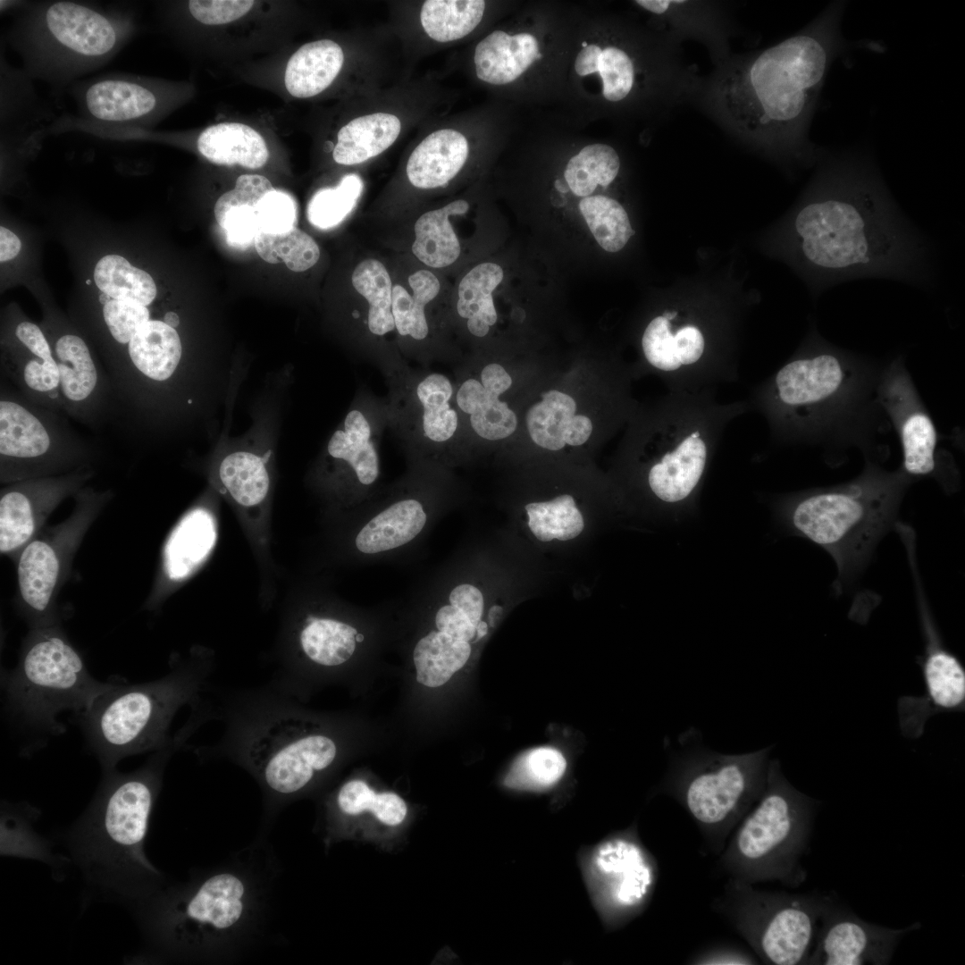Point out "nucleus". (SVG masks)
<instances>
[{"mask_svg":"<svg viewBox=\"0 0 965 965\" xmlns=\"http://www.w3.org/2000/svg\"><path fill=\"white\" fill-rule=\"evenodd\" d=\"M197 146L208 161L222 165L257 169L265 164L269 155L264 138L250 126L239 122L207 127L198 136Z\"/></svg>","mask_w":965,"mask_h":965,"instance_id":"nucleus-28","label":"nucleus"},{"mask_svg":"<svg viewBox=\"0 0 965 965\" xmlns=\"http://www.w3.org/2000/svg\"><path fill=\"white\" fill-rule=\"evenodd\" d=\"M501 266L484 262L471 269L457 289V314L466 319L470 333L484 337L498 320L492 293L503 280Z\"/></svg>","mask_w":965,"mask_h":965,"instance_id":"nucleus-35","label":"nucleus"},{"mask_svg":"<svg viewBox=\"0 0 965 965\" xmlns=\"http://www.w3.org/2000/svg\"><path fill=\"white\" fill-rule=\"evenodd\" d=\"M525 510L530 530L541 541H568L578 536L584 527L583 516L568 494L550 501L529 503Z\"/></svg>","mask_w":965,"mask_h":965,"instance_id":"nucleus-46","label":"nucleus"},{"mask_svg":"<svg viewBox=\"0 0 965 965\" xmlns=\"http://www.w3.org/2000/svg\"><path fill=\"white\" fill-rule=\"evenodd\" d=\"M919 603L927 638L923 672L928 699L939 709H961L965 700L964 668L958 659L943 647L926 603L920 598Z\"/></svg>","mask_w":965,"mask_h":965,"instance_id":"nucleus-24","label":"nucleus"},{"mask_svg":"<svg viewBox=\"0 0 965 965\" xmlns=\"http://www.w3.org/2000/svg\"><path fill=\"white\" fill-rule=\"evenodd\" d=\"M249 897L245 880L223 871L179 891L155 893L137 906L138 918L154 944L193 952L235 929L248 913Z\"/></svg>","mask_w":965,"mask_h":965,"instance_id":"nucleus-8","label":"nucleus"},{"mask_svg":"<svg viewBox=\"0 0 965 965\" xmlns=\"http://www.w3.org/2000/svg\"><path fill=\"white\" fill-rule=\"evenodd\" d=\"M813 801L794 789L777 760L768 763L766 786L740 827L735 850L759 878H790L808 842Z\"/></svg>","mask_w":965,"mask_h":965,"instance_id":"nucleus-10","label":"nucleus"},{"mask_svg":"<svg viewBox=\"0 0 965 965\" xmlns=\"http://www.w3.org/2000/svg\"><path fill=\"white\" fill-rule=\"evenodd\" d=\"M67 415L38 406L1 382L0 478L11 483L71 473L86 466L93 448Z\"/></svg>","mask_w":965,"mask_h":965,"instance_id":"nucleus-9","label":"nucleus"},{"mask_svg":"<svg viewBox=\"0 0 965 965\" xmlns=\"http://www.w3.org/2000/svg\"><path fill=\"white\" fill-rule=\"evenodd\" d=\"M164 321L170 326L177 328L180 323V318L178 314L173 311L166 312L164 315Z\"/></svg>","mask_w":965,"mask_h":965,"instance_id":"nucleus-60","label":"nucleus"},{"mask_svg":"<svg viewBox=\"0 0 965 965\" xmlns=\"http://www.w3.org/2000/svg\"><path fill=\"white\" fill-rule=\"evenodd\" d=\"M469 204L464 199L423 214L414 226L412 252L431 268H445L458 258L461 248L450 223V217L466 214Z\"/></svg>","mask_w":965,"mask_h":965,"instance_id":"nucleus-33","label":"nucleus"},{"mask_svg":"<svg viewBox=\"0 0 965 965\" xmlns=\"http://www.w3.org/2000/svg\"><path fill=\"white\" fill-rule=\"evenodd\" d=\"M214 667L204 655L176 659L159 679L138 684L116 682L75 715L103 771L131 755L182 748L195 730L185 724L171 736L172 719L181 707L194 706L211 689Z\"/></svg>","mask_w":965,"mask_h":965,"instance_id":"nucleus-5","label":"nucleus"},{"mask_svg":"<svg viewBox=\"0 0 965 965\" xmlns=\"http://www.w3.org/2000/svg\"><path fill=\"white\" fill-rule=\"evenodd\" d=\"M441 290V282L431 271L422 269L407 279V287L395 284L392 289V315L395 331L403 337L423 340L429 334L426 306Z\"/></svg>","mask_w":965,"mask_h":965,"instance_id":"nucleus-37","label":"nucleus"},{"mask_svg":"<svg viewBox=\"0 0 965 965\" xmlns=\"http://www.w3.org/2000/svg\"><path fill=\"white\" fill-rule=\"evenodd\" d=\"M466 138L452 129L428 135L412 152L407 164L410 183L418 189L447 184L462 169L468 156Z\"/></svg>","mask_w":965,"mask_h":965,"instance_id":"nucleus-21","label":"nucleus"},{"mask_svg":"<svg viewBox=\"0 0 965 965\" xmlns=\"http://www.w3.org/2000/svg\"><path fill=\"white\" fill-rule=\"evenodd\" d=\"M273 189L265 177L244 174L237 179L234 189L217 199L214 216L231 244L243 246L255 241L260 231L257 205Z\"/></svg>","mask_w":965,"mask_h":965,"instance_id":"nucleus-26","label":"nucleus"},{"mask_svg":"<svg viewBox=\"0 0 965 965\" xmlns=\"http://www.w3.org/2000/svg\"><path fill=\"white\" fill-rule=\"evenodd\" d=\"M450 605L462 610L476 626L483 611V597L474 585L464 583L456 586L449 594Z\"/></svg>","mask_w":965,"mask_h":965,"instance_id":"nucleus-56","label":"nucleus"},{"mask_svg":"<svg viewBox=\"0 0 965 965\" xmlns=\"http://www.w3.org/2000/svg\"><path fill=\"white\" fill-rule=\"evenodd\" d=\"M179 747L152 752L139 768H113L67 835L68 848L86 882L99 894L137 906L156 893L160 872L144 851L164 768Z\"/></svg>","mask_w":965,"mask_h":965,"instance_id":"nucleus-4","label":"nucleus"},{"mask_svg":"<svg viewBox=\"0 0 965 965\" xmlns=\"http://www.w3.org/2000/svg\"><path fill=\"white\" fill-rule=\"evenodd\" d=\"M21 240L10 230L2 226L0 228V261L5 262L14 258L21 250Z\"/></svg>","mask_w":965,"mask_h":965,"instance_id":"nucleus-59","label":"nucleus"},{"mask_svg":"<svg viewBox=\"0 0 965 965\" xmlns=\"http://www.w3.org/2000/svg\"><path fill=\"white\" fill-rule=\"evenodd\" d=\"M591 869L604 897L618 907L639 902L651 884L650 868L643 853L636 844L623 839L598 846Z\"/></svg>","mask_w":965,"mask_h":965,"instance_id":"nucleus-19","label":"nucleus"},{"mask_svg":"<svg viewBox=\"0 0 965 965\" xmlns=\"http://www.w3.org/2000/svg\"><path fill=\"white\" fill-rule=\"evenodd\" d=\"M602 49L592 44L583 47L576 56L575 69L578 75L586 76L599 71L600 57Z\"/></svg>","mask_w":965,"mask_h":965,"instance_id":"nucleus-58","label":"nucleus"},{"mask_svg":"<svg viewBox=\"0 0 965 965\" xmlns=\"http://www.w3.org/2000/svg\"><path fill=\"white\" fill-rule=\"evenodd\" d=\"M63 555L54 541L33 538L21 550L17 568L22 600L38 617L49 608L60 579Z\"/></svg>","mask_w":965,"mask_h":965,"instance_id":"nucleus-25","label":"nucleus"},{"mask_svg":"<svg viewBox=\"0 0 965 965\" xmlns=\"http://www.w3.org/2000/svg\"><path fill=\"white\" fill-rule=\"evenodd\" d=\"M91 476L88 467L71 473L11 482L1 490L0 550L23 548L67 496L79 492Z\"/></svg>","mask_w":965,"mask_h":965,"instance_id":"nucleus-15","label":"nucleus"},{"mask_svg":"<svg viewBox=\"0 0 965 965\" xmlns=\"http://www.w3.org/2000/svg\"><path fill=\"white\" fill-rule=\"evenodd\" d=\"M363 640H364V636H363V634H359V633H358V634H357V642H362Z\"/></svg>","mask_w":965,"mask_h":965,"instance_id":"nucleus-63","label":"nucleus"},{"mask_svg":"<svg viewBox=\"0 0 965 965\" xmlns=\"http://www.w3.org/2000/svg\"><path fill=\"white\" fill-rule=\"evenodd\" d=\"M102 317L111 341L116 345L105 355L107 361L129 343L151 314L147 306L111 298L103 304Z\"/></svg>","mask_w":965,"mask_h":965,"instance_id":"nucleus-52","label":"nucleus"},{"mask_svg":"<svg viewBox=\"0 0 965 965\" xmlns=\"http://www.w3.org/2000/svg\"><path fill=\"white\" fill-rule=\"evenodd\" d=\"M576 404L569 395L550 390L542 400L533 405L526 414V425L532 440L539 446L558 450L566 443V426L575 415Z\"/></svg>","mask_w":965,"mask_h":965,"instance_id":"nucleus-45","label":"nucleus"},{"mask_svg":"<svg viewBox=\"0 0 965 965\" xmlns=\"http://www.w3.org/2000/svg\"><path fill=\"white\" fill-rule=\"evenodd\" d=\"M255 248L259 256L267 263L284 262L293 272H304L314 266L320 257L316 242L297 227L277 234L258 232Z\"/></svg>","mask_w":965,"mask_h":965,"instance_id":"nucleus-48","label":"nucleus"},{"mask_svg":"<svg viewBox=\"0 0 965 965\" xmlns=\"http://www.w3.org/2000/svg\"><path fill=\"white\" fill-rule=\"evenodd\" d=\"M540 57L538 42L533 35L510 36L495 30L478 43L474 61L481 80L504 85L516 80Z\"/></svg>","mask_w":965,"mask_h":965,"instance_id":"nucleus-22","label":"nucleus"},{"mask_svg":"<svg viewBox=\"0 0 965 965\" xmlns=\"http://www.w3.org/2000/svg\"><path fill=\"white\" fill-rule=\"evenodd\" d=\"M485 10L482 0H427L420 21L424 30L432 39L445 43L460 39L481 22Z\"/></svg>","mask_w":965,"mask_h":965,"instance_id":"nucleus-39","label":"nucleus"},{"mask_svg":"<svg viewBox=\"0 0 965 965\" xmlns=\"http://www.w3.org/2000/svg\"><path fill=\"white\" fill-rule=\"evenodd\" d=\"M336 804L348 816H357L370 810L382 823L396 826L407 815V805L398 794L390 792L376 793L366 783L354 779L346 782L338 791Z\"/></svg>","mask_w":965,"mask_h":965,"instance_id":"nucleus-49","label":"nucleus"},{"mask_svg":"<svg viewBox=\"0 0 965 965\" xmlns=\"http://www.w3.org/2000/svg\"><path fill=\"white\" fill-rule=\"evenodd\" d=\"M327 450L331 457L346 461L363 485H371L377 480L379 456L373 426L360 410L353 409L347 414L343 429L334 432Z\"/></svg>","mask_w":965,"mask_h":965,"instance_id":"nucleus-36","label":"nucleus"},{"mask_svg":"<svg viewBox=\"0 0 965 965\" xmlns=\"http://www.w3.org/2000/svg\"><path fill=\"white\" fill-rule=\"evenodd\" d=\"M426 520V513L418 500L397 501L361 529L356 546L365 554L396 549L411 541L423 530Z\"/></svg>","mask_w":965,"mask_h":965,"instance_id":"nucleus-32","label":"nucleus"},{"mask_svg":"<svg viewBox=\"0 0 965 965\" xmlns=\"http://www.w3.org/2000/svg\"><path fill=\"white\" fill-rule=\"evenodd\" d=\"M13 337L16 345L9 344L2 356V375L33 403L64 414L59 370L45 333L37 324L21 321Z\"/></svg>","mask_w":965,"mask_h":965,"instance_id":"nucleus-16","label":"nucleus"},{"mask_svg":"<svg viewBox=\"0 0 965 965\" xmlns=\"http://www.w3.org/2000/svg\"><path fill=\"white\" fill-rule=\"evenodd\" d=\"M94 280L98 289L113 299L148 306L156 296L151 275L118 255L105 256L96 263Z\"/></svg>","mask_w":965,"mask_h":965,"instance_id":"nucleus-41","label":"nucleus"},{"mask_svg":"<svg viewBox=\"0 0 965 965\" xmlns=\"http://www.w3.org/2000/svg\"><path fill=\"white\" fill-rule=\"evenodd\" d=\"M157 105L154 91L139 80L106 79L85 93V105L96 120L111 123L140 122Z\"/></svg>","mask_w":965,"mask_h":965,"instance_id":"nucleus-23","label":"nucleus"},{"mask_svg":"<svg viewBox=\"0 0 965 965\" xmlns=\"http://www.w3.org/2000/svg\"><path fill=\"white\" fill-rule=\"evenodd\" d=\"M920 927L919 922L902 928L872 924L832 900L819 919L806 964L886 965L901 939Z\"/></svg>","mask_w":965,"mask_h":965,"instance_id":"nucleus-13","label":"nucleus"},{"mask_svg":"<svg viewBox=\"0 0 965 965\" xmlns=\"http://www.w3.org/2000/svg\"><path fill=\"white\" fill-rule=\"evenodd\" d=\"M846 369L843 358L827 348L795 357L757 388L748 405L765 413L775 425L802 424L842 391Z\"/></svg>","mask_w":965,"mask_h":965,"instance_id":"nucleus-12","label":"nucleus"},{"mask_svg":"<svg viewBox=\"0 0 965 965\" xmlns=\"http://www.w3.org/2000/svg\"><path fill=\"white\" fill-rule=\"evenodd\" d=\"M257 220L261 232L277 234L288 231L296 227V203L288 193L273 189L259 201Z\"/></svg>","mask_w":965,"mask_h":965,"instance_id":"nucleus-53","label":"nucleus"},{"mask_svg":"<svg viewBox=\"0 0 965 965\" xmlns=\"http://www.w3.org/2000/svg\"><path fill=\"white\" fill-rule=\"evenodd\" d=\"M454 397L450 380L441 373H428L415 384L413 399L416 407V425L427 442L443 444L455 435L458 415L452 405Z\"/></svg>","mask_w":965,"mask_h":965,"instance_id":"nucleus-29","label":"nucleus"},{"mask_svg":"<svg viewBox=\"0 0 965 965\" xmlns=\"http://www.w3.org/2000/svg\"><path fill=\"white\" fill-rule=\"evenodd\" d=\"M220 479L233 499L244 507L261 503L269 490V475L262 457L237 451L226 456L219 468Z\"/></svg>","mask_w":965,"mask_h":965,"instance_id":"nucleus-43","label":"nucleus"},{"mask_svg":"<svg viewBox=\"0 0 965 965\" xmlns=\"http://www.w3.org/2000/svg\"><path fill=\"white\" fill-rule=\"evenodd\" d=\"M579 209L594 239L608 252H618L634 234L627 213L616 199L590 196L579 202Z\"/></svg>","mask_w":965,"mask_h":965,"instance_id":"nucleus-44","label":"nucleus"},{"mask_svg":"<svg viewBox=\"0 0 965 965\" xmlns=\"http://www.w3.org/2000/svg\"><path fill=\"white\" fill-rule=\"evenodd\" d=\"M555 185H556V187L558 188V189L559 191H561V192H566L567 191L566 187L560 180H557Z\"/></svg>","mask_w":965,"mask_h":965,"instance_id":"nucleus-62","label":"nucleus"},{"mask_svg":"<svg viewBox=\"0 0 965 965\" xmlns=\"http://www.w3.org/2000/svg\"><path fill=\"white\" fill-rule=\"evenodd\" d=\"M598 72L602 81V95L609 102L624 101L636 86V63L622 47L609 46L602 49Z\"/></svg>","mask_w":965,"mask_h":965,"instance_id":"nucleus-51","label":"nucleus"},{"mask_svg":"<svg viewBox=\"0 0 965 965\" xmlns=\"http://www.w3.org/2000/svg\"><path fill=\"white\" fill-rule=\"evenodd\" d=\"M793 227L818 290L865 277L929 280L927 242L866 162L825 163Z\"/></svg>","mask_w":965,"mask_h":965,"instance_id":"nucleus-1","label":"nucleus"},{"mask_svg":"<svg viewBox=\"0 0 965 965\" xmlns=\"http://www.w3.org/2000/svg\"><path fill=\"white\" fill-rule=\"evenodd\" d=\"M471 654L469 642L432 631L416 643L413 658L417 681L428 687L447 683L464 667Z\"/></svg>","mask_w":965,"mask_h":965,"instance_id":"nucleus-38","label":"nucleus"},{"mask_svg":"<svg viewBox=\"0 0 965 965\" xmlns=\"http://www.w3.org/2000/svg\"><path fill=\"white\" fill-rule=\"evenodd\" d=\"M833 898L822 895H768L759 902L756 944L776 965L806 964L819 919Z\"/></svg>","mask_w":965,"mask_h":965,"instance_id":"nucleus-14","label":"nucleus"},{"mask_svg":"<svg viewBox=\"0 0 965 965\" xmlns=\"http://www.w3.org/2000/svg\"><path fill=\"white\" fill-rule=\"evenodd\" d=\"M400 130L399 119L390 113H375L355 118L339 130L333 159L343 165L364 163L389 148Z\"/></svg>","mask_w":965,"mask_h":965,"instance_id":"nucleus-30","label":"nucleus"},{"mask_svg":"<svg viewBox=\"0 0 965 965\" xmlns=\"http://www.w3.org/2000/svg\"><path fill=\"white\" fill-rule=\"evenodd\" d=\"M40 25L44 41L71 58L100 59L113 52L120 39L119 30L111 20L72 2L49 5Z\"/></svg>","mask_w":965,"mask_h":965,"instance_id":"nucleus-17","label":"nucleus"},{"mask_svg":"<svg viewBox=\"0 0 965 965\" xmlns=\"http://www.w3.org/2000/svg\"><path fill=\"white\" fill-rule=\"evenodd\" d=\"M115 683L95 679L61 634L38 630L29 639L17 666L2 674L4 711L26 740L23 751L29 752L65 732L58 714H80Z\"/></svg>","mask_w":965,"mask_h":965,"instance_id":"nucleus-6","label":"nucleus"},{"mask_svg":"<svg viewBox=\"0 0 965 965\" xmlns=\"http://www.w3.org/2000/svg\"><path fill=\"white\" fill-rule=\"evenodd\" d=\"M768 751L726 755L693 751L680 759L672 789L700 824L721 826L763 793Z\"/></svg>","mask_w":965,"mask_h":965,"instance_id":"nucleus-11","label":"nucleus"},{"mask_svg":"<svg viewBox=\"0 0 965 965\" xmlns=\"http://www.w3.org/2000/svg\"><path fill=\"white\" fill-rule=\"evenodd\" d=\"M511 384L486 373L480 378H469L455 392L458 409L469 415L474 432L488 441H499L511 435L516 429L517 418L500 396Z\"/></svg>","mask_w":965,"mask_h":965,"instance_id":"nucleus-20","label":"nucleus"},{"mask_svg":"<svg viewBox=\"0 0 965 965\" xmlns=\"http://www.w3.org/2000/svg\"><path fill=\"white\" fill-rule=\"evenodd\" d=\"M566 762L561 752L539 747L522 754L514 762L504 784L513 789L544 791L556 785L565 773Z\"/></svg>","mask_w":965,"mask_h":965,"instance_id":"nucleus-47","label":"nucleus"},{"mask_svg":"<svg viewBox=\"0 0 965 965\" xmlns=\"http://www.w3.org/2000/svg\"><path fill=\"white\" fill-rule=\"evenodd\" d=\"M363 189L361 178L352 173L345 175L336 187L319 189L308 203V221L323 230L337 226L355 208Z\"/></svg>","mask_w":965,"mask_h":965,"instance_id":"nucleus-50","label":"nucleus"},{"mask_svg":"<svg viewBox=\"0 0 965 965\" xmlns=\"http://www.w3.org/2000/svg\"><path fill=\"white\" fill-rule=\"evenodd\" d=\"M344 54L339 44L320 39L300 46L290 58L284 83L288 92L298 98L318 95L340 71Z\"/></svg>","mask_w":965,"mask_h":965,"instance_id":"nucleus-27","label":"nucleus"},{"mask_svg":"<svg viewBox=\"0 0 965 965\" xmlns=\"http://www.w3.org/2000/svg\"><path fill=\"white\" fill-rule=\"evenodd\" d=\"M211 718L223 723L218 742L200 753L225 757L248 770L268 796L290 800L338 756L334 738L298 699L269 683L254 688L214 692Z\"/></svg>","mask_w":965,"mask_h":965,"instance_id":"nucleus-3","label":"nucleus"},{"mask_svg":"<svg viewBox=\"0 0 965 965\" xmlns=\"http://www.w3.org/2000/svg\"><path fill=\"white\" fill-rule=\"evenodd\" d=\"M351 281L355 290L368 303L367 325L370 332L384 336L395 331L393 284L384 264L377 259H365L357 265Z\"/></svg>","mask_w":965,"mask_h":965,"instance_id":"nucleus-40","label":"nucleus"},{"mask_svg":"<svg viewBox=\"0 0 965 965\" xmlns=\"http://www.w3.org/2000/svg\"><path fill=\"white\" fill-rule=\"evenodd\" d=\"M592 432V424L589 417L583 415H575L569 421L564 441L566 444L579 446L586 442Z\"/></svg>","mask_w":965,"mask_h":965,"instance_id":"nucleus-57","label":"nucleus"},{"mask_svg":"<svg viewBox=\"0 0 965 965\" xmlns=\"http://www.w3.org/2000/svg\"><path fill=\"white\" fill-rule=\"evenodd\" d=\"M435 625L439 631L464 642L474 639L476 626L459 608L452 605L441 607L436 613Z\"/></svg>","mask_w":965,"mask_h":965,"instance_id":"nucleus-55","label":"nucleus"},{"mask_svg":"<svg viewBox=\"0 0 965 965\" xmlns=\"http://www.w3.org/2000/svg\"><path fill=\"white\" fill-rule=\"evenodd\" d=\"M841 4L766 49L730 55L694 96L738 140L805 154L807 132L827 71L841 46Z\"/></svg>","mask_w":965,"mask_h":965,"instance_id":"nucleus-2","label":"nucleus"},{"mask_svg":"<svg viewBox=\"0 0 965 965\" xmlns=\"http://www.w3.org/2000/svg\"><path fill=\"white\" fill-rule=\"evenodd\" d=\"M215 541V524L207 510L196 508L187 514L170 535L165 547V568L170 579L188 576L206 558Z\"/></svg>","mask_w":965,"mask_h":965,"instance_id":"nucleus-31","label":"nucleus"},{"mask_svg":"<svg viewBox=\"0 0 965 965\" xmlns=\"http://www.w3.org/2000/svg\"><path fill=\"white\" fill-rule=\"evenodd\" d=\"M894 388L901 400L898 409L899 432L903 450V467L907 474L919 476L931 474L936 466V432L930 417L910 398V393Z\"/></svg>","mask_w":965,"mask_h":965,"instance_id":"nucleus-34","label":"nucleus"},{"mask_svg":"<svg viewBox=\"0 0 965 965\" xmlns=\"http://www.w3.org/2000/svg\"><path fill=\"white\" fill-rule=\"evenodd\" d=\"M487 632H488L487 624L484 621H482V620L479 621V623L476 625V633H475L474 639L473 641L476 642V641L482 639L483 636H485L487 634Z\"/></svg>","mask_w":965,"mask_h":965,"instance_id":"nucleus-61","label":"nucleus"},{"mask_svg":"<svg viewBox=\"0 0 965 965\" xmlns=\"http://www.w3.org/2000/svg\"><path fill=\"white\" fill-rule=\"evenodd\" d=\"M620 158L606 144H592L582 148L566 164L564 175L569 189L578 197H590L600 185L608 187L617 176Z\"/></svg>","mask_w":965,"mask_h":965,"instance_id":"nucleus-42","label":"nucleus"},{"mask_svg":"<svg viewBox=\"0 0 965 965\" xmlns=\"http://www.w3.org/2000/svg\"><path fill=\"white\" fill-rule=\"evenodd\" d=\"M899 493L896 480L867 476L799 499L792 507L791 523L833 557L843 583L866 563L894 522Z\"/></svg>","mask_w":965,"mask_h":965,"instance_id":"nucleus-7","label":"nucleus"},{"mask_svg":"<svg viewBox=\"0 0 965 965\" xmlns=\"http://www.w3.org/2000/svg\"><path fill=\"white\" fill-rule=\"evenodd\" d=\"M637 5L661 18L667 27L669 38H692L703 43L716 64L728 58L731 24L718 4L706 1L637 0Z\"/></svg>","mask_w":965,"mask_h":965,"instance_id":"nucleus-18","label":"nucleus"},{"mask_svg":"<svg viewBox=\"0 0 965 965\" xmlns=\"http://www.w3.org/2000/svg\"><path fill=\"white\" fill-rule=\"evenodd\" d=\"M250 0H192L189 2L190 14L206 25L229 23L244 16L253 7Z\"/></svg>","mask_w":965,"mask_h":965,"instance_id":"nucleus-54","label":"nucleus"}]
</instances>
